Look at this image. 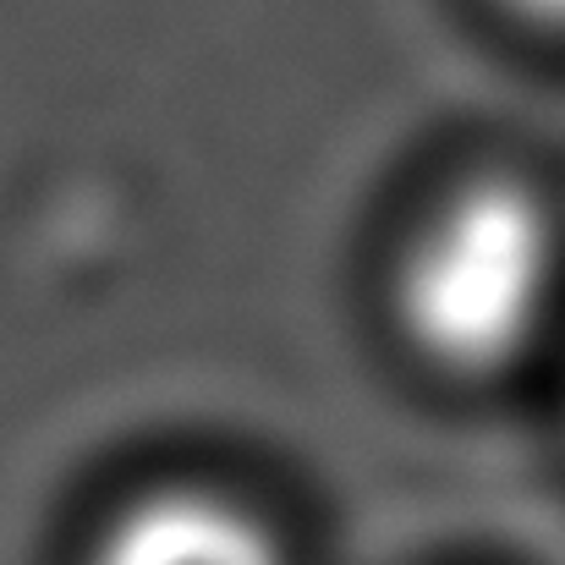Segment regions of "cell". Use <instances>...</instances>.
I'll list each match as a JSON object with an SVG mask.
<instances>
[{"label": "cell", "instance_id": "obj_4", "mask_svg": "<svg viewBox=\"0 0 565 565\" xmlns=\"http://www.w3.org/2000/svg\"><path fill=\"white\" fill-rule=\"evenodd\" d=\"M550 401H555V417H561V428H565V369L555 379V390H550Z\"/></svg>", "mask_w": 565, "mask_h": 565}, {"label": "cell", "instance_id": "obj_3", "mask_svg": "<svg viewBox=\"0 0 565 565\" xmlns=\"http://www.w3.org/2000/svg\"><path fill=\"white\" fill-rule=\"evenodd\" d=\"M467 6L511 50L565 66V0H467Z\"/></svg>", "mask_w": 565, "mask_h": 565}, {"label": "cell", "instance_id": "obj_2", "mask_svg": "<svg viewBox=\"0 0 565 565\" xmlns=\"http://www.w3.org/2000/svg\"><path fill=\"white\" fill-rule=\"evenodd\" d=\"M61 565H313V539L264 478L166 456L110 478L77 511Z\"/></svg>", "mask_w": 565, "mask_h": 565}, {"label": "cell", "instance_id": "obj_1", "mask_svg": "<svg viewBox=\"0 0 565 565\" xmlns=\"http://www.w3.org/2000/svg\"><path fill=\"white\" fill-rule=\"evenodd\" d=\"M369 324L434 406L550 401L565 369V177L511 143L434 160L369 247Z\"/></svg>", "mask_w": 565, "mask_h": 565}]
</instances>
